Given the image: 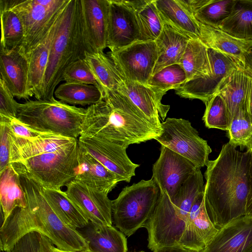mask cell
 I'll list each match as a JSON object with an SVG mask.
<instances>
[{"mask_svg":"<svg viewBox=\"0 0 252 252\" xmlns=\"http://www.w3.org/2000/svg\"><path fill=\"white\" fill-rule=\"evenodd\" d=\"M10 164L20 176L31 179L43 188L57 189L75 179L78 138L46 133L28 139L15 137L10 131Z\"/></svg>","mask_w":252,"mask_h":252,"instance_id":"obj_1","label":"cell"},{"mask_svg":"<svg viewBox=\"0 0 252 252\" xmlns=\"http://www.w3.org/2000/svg\"><path fill=\"white\" fill-rule=\"evenodd\" d=\"M249 161L248 150L240 152L228 142L222 146L218 158L206 165L204 204L210 220L218 229L245 215Z\"/></svg>","mask_w":252,"mask_h":252,"instance_id":"obj_2","label":"cell"},{"mask_svg":"<svg viewBox=\"0 0 252 252\" xmlns=\"http://www.w3.org/2000/svg\"><path fill=\"white\" fill-rule=\"evenodd\" d=\"M20 176L27 198L25 208H16L0 228V248L8 252L26 234L35 231L47 237L57 248L68 251L88 250V243L77 229L65 224L56 214L42 186Z\"/></svg>","mask_w":252,"mask_h":252,"instance_id":"obj_3","label":"cell"},{"mask_svg":"<svg viewBox=\"0 0 252 252\" xmlns=\"http://www.w3.org/2000/svg\"><path fill=\"white\" fill-rule=\"evenodd\" d=\"M86 110L81 135L104 139L125 149L155 139L161 132V127L117 91L106 92Z\"/></svg>","mask_w":252,"mask_h":252,"instance_id":"obj_4","label":"cell"},{"mask_svg":"<svg viewBox=\"0 0 252 252\" xmlns=\"http://www.w3.org/2000/svg\"><path fill=\"white\" fill-rule=\"evenodd\" d=\"M204 189L203 175L198 169L181 186L173 203L160 190L156 207L144 226L150 250L158 252L181 249L179 243L190 209L196 196Z\"/></svg>","mask_w":252,"mask_h":252,"instance_id":"obj_5","label":"cell"},{"mask_svg":"<svg viewBox=\"0 0 252 252\" xmlns=\"http://www.w3.org/2000/svg\"><path fill=\"white\" fill-rule=\"evenodd\" d=\"M87 49L81 20L80 0H69L61 16L44 76L41 99H54L65 69L84 59Z\"/></svg>","mask_w":252,"mask_h":252,"instance_id":"obj_6","label":"cell"},{"mask_svg":"<svg viewBox=\"0 0 252 252\" xmlns=\"http://www.w3.org/2000/svg\"><path fill=\"white\" fill-rule=\"evenodd\" d=\"M86 109L64 103L55 98L28 100L19 103L17 118L32 128L78 138L82 132Z\"/></svg>","mask_w":252,"mask_h":252,"instance_id":"obj_7","label":"cell"},{"mask_svg":"<svg viewBox=\"0 0 252 252\" xmlns=\"http://www.w3.org/2000/svg\"><path fill=\"white\" fill-rule=\"evenodd\" d=\"M161 190L154 180H142L126 186L112 200V220L128 237L144 226L151 217Z\"/></svg>","mask_w":252,"mask_h":252,"instance_id":"obj_8","label":"cell"},{"mask_svg":"<svg viewBox=\"0 0 252 252\" xmlns=\"http://www.w3.org/2000/svg\"><path fill=\"white\" fill-rule=\"evenodd\" d=\"M69 0H0V4L14 11L24 29L21 45L27 56L44 38Z\"/></svg>","mask_w":252,"mask_h":252,"instance_id":"obj_9","label":"cell"},{"mask_svg":"<svg viewBox=\"0 0 252 252\" xmlns=\"http://www.w3.org/2000/svg\"><path fill=\"white\" fill-rule=\"evenodd\" d=\"M161 125V132L155 139L161 145L186 158L197 168L206 166L212 150L189 121L168 118Z\"/></svg>","mask_w":252,"mask_h":252,"instance_id":"obj_10","label":"cell"},{"mask_svg":"<svg viewBox=\"0 0 252 252\" xmlns=\"http://www.w3.org/2000/svg\"><path fill=\"white\" fill-rule=\"evenodd\" d=\"M125 80L146 84L157 61L155 41H137L108 55Z\"/></svg>","mask_w":252,"mask_h":252,"instance_id":"obj_11","label":"cell"},{"mask_svg":"<svg viewBox=\"0 0 252 252\" xmlns=\"http://www.w3.org/2000/svg\"><path fill=\"white\" fill-rule=\"evenodd\" d=\"M197 169L186 158L161 145L159 157L153 165L152 178L173 203L181 186Z\"/></svg>","mask_w":252,"mask_h":252,"instance_id":"obj_12","label":"cell"},{"mask_svg":"<svg viewBox=\"0 0 252 252\" xmlns=\"http://www.w3.org/2000/svg\"><path fill=\"white\" fill-rule=\"evenodd\" d=\"M79 146L86 150L121 180L129 182L139 165L131 161L126 149L107 140L80 136Z\"/></svg>","mask_w":252,"mask_h":252,"instance_id":"obj_13","label":"cell"},{"mask_svg":"<svg viewBox=\"0 0 252 252\" xmlns=\"http://www.w3.org/2000/svg\"><path fill=\"white\" fill-rule=\"evenodd\" d=\"M211 65L210 74L186 81L175 90L181 97L199 99L205 103L215 94L221 81L238 65L233 59L208 49Z\"/></svg>","mask_w":252,"mask_h":252,"instance_id":"obj_14","label":"cell"},{"mask_svg":"<svg viewBox=\"0 0 252 252\" xmlns=\"http://www.w3.org/2000/svg\"><path fill=\"white\" fill-rule=\"evenodd\" d=\"M107 47L110 51L140 41L135 13L125 0H109Z\"/></svg>","mask_w":252,"mask_h":252,"instance_id":"obj_15","label":"cell"},{"mask_svg":"<svg viewBox=\"0 0 252 252\" xmlns=\"http://www.w3.org/2000/svg\"><path fill=\"white\" fill-rule=\"evenodd\" d=\"M109 4V0H80L87 52H103L107 47Z\"/></svg>","mask_w":252,"mask_h":252,"instance_id":"obj_16","label":"cell"},{"mask_svg":"<svg viewBox=\"0 0 252 252\" xmlns=\"http://www.w3.org/2000/svg\"><path fill=\"white\" fill-rule=\"evenodd\" d=\"M218 231L207 213L204 191L200 192L190 209L179 243L180 248L191 252H200L208 246Z\"/></svg>","mask_w":252,"mask_h":252,"instance_id":"obj_17","label":"cell"},{"mask_svg":"<svg viewBox=\"0 0 252 252\" xmlns=\"http://www.w3.org/2000/svg\"><path fill=\"white\" fill-rule=\"evenodd\" d=\"M29 68V59L21 46L11 48L0 47V79L14 97L26 101L31 97L28 86Z\"/></svg>","mask_w":252,"mask_h":252,"instance_id":"obj_18","label":"cell"},{"mask_svg":"<svg viewBox=\"0 0 252 252\" xmlns=\"http://www.w3.org/2000/svg\"><path fill=\"white\" fill-rule=\"evenodd\" d=\"M68 197L89 221L112 225V200L108 194L74 180L66 186Z\"/></svg>","mask_w":252,"mask_h":252,"instance_id":"obj_19","label":"cell"},{"mask_svg":"<svg viewBox=\"0 0 252 252\" xmlns=\"http://www.w3.org/2000/svg\"><path fill=\"white\" fill-rule=\"evenodd\" d=\"M252 250V217L233 219L219 229L208 246L200 252H250Z\"/></svg>","mask_w":252,"mask_h":252,"instance_id":"obj_20","label":"cell"},{"mask_svg":"<svg viewBox=\"0 0 252 252\" xmlns=\"http://www.w3.org/2000/svg\"><path fill=\"white\" fill-rule=\"evenodd\" d=\"M75 180L108 194L120 179L79 146L78 165Z\"/></svg>","mask_w":252,"mask_h":252,"instance_id":"obj_21","label":"cell"},{"mask_svg":"<svg viewBox=\"0 0 252 252\" xmlns=\"http://www.w3.org/2000/svg\"><path fill=\"white\" fill-rule=\"evenodd\" d=\"M198 26V39L208 49L226 56L241 65L245 56L252 49V40L238 38L219 28L199 22Z\"/></svg>","mask_w":252,"mask_h":252,"instance_id":"obj_22","label":"cell"},{"mask_svg":"<svg viewBox=\"0 0 252 252\" xmlns=\"http://www.w3.org/2000/svg\"><path fill=\"white\" fill-rule=\"evenodd\" d=\"M118 91L126 96L150 120L161 127L159 118L164 120L170 106L162 104L161 99L149 86L125 80Z\"/></svg>","mask_w":252,"mask_h":252,"instance_id":"obj_23","label":"cell"},{"mask_svg":"<svg viewBox=\"0 0 252 252\" xmlns=\"http://www.w3.org/2000/svg\"><path fill=\"white\" fill-rule=\"evenodd\" d=\"M62 13L42 40L28 55L29 63V91L31 97L34 96L36 99H41L44 78L51 46L57 31Z\"/></svg>","mask_w":252,"mask_h":252,"instance_id":"obj_24","label":"cell"},{"mask_svg":"<svg viewBox=\"0 0 252 252\" xmlns=\"http://www.w3.org/2000/svg\"><path fill=\"white\" fill-rule=\"evenodd\" d=\"M77 230L88 242L92 252H127L125 235L112 225L89 221L86 226Z\"/></svg>","mask_w":252,"mask_h":252,"instance_id":"obj_25","label":"cell"},{"mask_svg":"<svg viewBox=\"0 0 252 252\" xmlns=\"http://www.w3.org/2000/svg\"><path fill=\"white\" fill-rule=\"evenodd\" d=\"M190 39L164 23L160 34L155 40L158 58L152 75L167 66L179 63Z\"/></svg>","mask_w":252,"mask_h":252,"instance_id":"obj_26","label":"cell"},{"mask_svg":"<svg viewBox=\"0 0 252 252\" xmlns=\"http://www.w3.org/2000/svg\"><path fill=\"white\" fill-rule=\"evenodd\" d=\"M249 76L239 65L225 76L219 84L215 94L225 102L230 122L240 108L245 107Z\"/></svg>","mask_w":252,"mask_h":252,"instance_id":"obj_27","label":"cell"},{"mask_svg":"<svg viewBox=\"0 0 252 252\" xmlns=\"http://www.w3.org/2000/svg\"><path fill=\"white\" fill-rule=\"evenodd\" d=\"M0 201L2 222L16 208H25L27 198L20 175L10 164L0 172Z\"/></svg>","mask_w":252,"mask_h":252,"instance_id":"obj_28","label":"cell"},{"mask_svg":"<svg viewBox=\"0 0 252 252\" xmlns=\"http://www.w3.org/2000/svg\"><path fill=\"white\" fill-rule=\"evenodd\" d=\"M155 2L165 24L190 38H198V21L179 0H155Z\"/></svg>","mask_w":252,"mask_h":252,"instance_id":"obj_29","label":"cell"},{"mask_svg":"<svg viewBox=\"0 0 252 252\" xmlns=\"http://www.w3.org/2000/svg\"><path fill=\"white\" fill-rule=\"evenodd\" d=\"M84 60L96 78L103 94L118 91L125 79L112 60L103 52L85 53Z\"/></svg>","mask_w":252,"mask_h":252,"instance_id":"obj_30","label":"cell"},{"mask_svg":"<svg viewBox=\"0 0 252 252\" xmlns=\"http://www.w3.org/2000/svg\"><path fill=\"white\" fill-rule=\"evenodd\" d=\"M43 192L56 214L65 224L79 229L88 224L89 220L68 197L65 191L61 189L43 187Z\"/></svg>","mask_w":252,"mask_h":252,"instance_id":"obj_31","label":"cell"},{"mask_svg":"<svg viewBox=\"0 0 252 252\" xmlns=\"http://www.w3.org/2000/svg\"><path fill=\"white\" fill-rule=\"evenodd\" d=\"M179 64L186 73L187 81L211 73L208 48L198 38L189 40Z\"/></svg>","mask_w":252,"mask_h":252,"instance_id":"obj_32","label":"cell"},{"mask_svg":"<svg viewBox=\"0 0 252 252\" xmlns=\"http://www.w3.org/2000/svg\"><path fill=\"white\" fill-rule=\"evenodd\" d=\"M132 8L135 13L140 41H155L160 34L164 23L155 0H136Z\"/></svg>","mask_w":252,"mask_h":252,"instance_id":"obj_33","label":"cell"},{"mask_svg":"<svg viewBox=\"0 0 252 252\" xmlns=\"http://www.w3.org/2000/svg\"><path fill=\"white\" fill-rule=\"evenodd\" d=\"M218 28L238 38L252 40V0H235L230 15Z\"/></svg>","mask_w":252,"mask_h":252,"instance_id":"obj_34","label":"cell"},{"mask_svg":"<svg viewBox=\"0 0 252 252\" xmlns=\"http://www.w3.org/2000/svg\"><path fill=\"white\" fill-rule=\"evenodd\" d=\"M54 95L64 103L85 106L99 102L103 94L100 88L94 85L65 82L57 87Z\"/></svg>","mask_w":252,"mask_h":252,"instance_id":"obj_35","label":"cell"},{"mask_svg":"<svg viewBox=\"0 0 252 252\" xmlns=\"http://www.w3.org/2000/svg\"><path fill=\"white\" fill-rule=\"evenodd\" d=\"M187 80L184 70L177 63L167 66L152 75L146 84L161 99L168 91L178 88Z\"/></svg>","mask_w":252,"mask_h":252,"instance_id":"obj_36","label":"cell"},{"mask_svg":"<svg viewBox=\"0 0 252 252\" xmlns=\"http://www.w3.org/2000/svg\"><path fill=\"white\" fill-rule=\"evenodd\" d=\"M1 36L0 47L11 48L21 46L24 31L17 14L12 9L0 4Z\"/></svg>","mask_w":252,"mask_h":252,"instance_id":"obj_37","label":"cell"},{"mask_svg":"<svg viewBox=\"0 0 252 252\" xmlns=\"http://www.w3.org/2000/svg\"><path fill=\"white\" fill-rule=\"evenodd\" d=\"M235 0H207L205 3L194 14L199 23L218 28L230 15Z\"/></svg>","mask_w":252,"mask_h":252,"instance_id":"obj_38","label":"cell"},{"mask_svg":"<svg viewBox=\"0 0 252 252\" xmlns=\"http://www.w3.org/2000/svg\"><path fill=\"white\" fill-rule=\"evenodd\" d=\"M229 142L235 147L252 150V122L245 107L238 109L228 130Z\"/></svg>","mask_w":252,"mask_h":252,"instance_id":"obj_39","label":"cell"},{"mask_svg":"<svg viewBox=\"0 0 252 252\" xmlns=\"http://www.w3.org/2000/svg\"><path fill=\"white\" fill-rule=\"evenodd\" d=\"M202 119L206 127L228 131L230 125L224 101L215 94L205 103Z\"/></svg>","mask_w":252,"mask_h":252,"instance_id":"obj_40","label":"cell"},{"mask_svg":"<svg viewBox=\"0 0 252 252\" xmlns=\"http://www.w3.org/2000/svg\"><path fill=\"white\" fill-rule=\"evenodd\" d=\"M52 245L47 237L32 231L20 238L8 252H49Z\"/></svg>","mask_w":252,"mask_h":252,"instance_id":"obj_41","label":"cell"},{"mask_svg":"<svg viewBox=\"0 0 252 252\" xmlns=\"http://www.w3.org/2000/svg\"><path fill=\"white\" fill-rule=\"evenodd\" d=\"M63 80L67 83L93 85L101 89L84 58L75 62L65 69Z\"/></svg>","mask_w":252,"mask_h":252,"instance_id":"obj_42","label":"cell"},{"mask_svg":"<svg viewBox=\"0 0 252 252\" xmlns=\"http://www.w3.org/2000/svg\"><path fill=\"white\" fill-rule=\"evenodd\" d=\"M0 172L10 164L11 139L9 126L2 115H0Z\"/></svg>","mask_w":252,"mask_h":252,"instance_id":"obj_43","label":"cell"},{"mask_svg":"<svg viewBox=\"0 0 252 252\" xmlns=\"http://www.w3.org/2000/svg\"><path fill=\"white\" fill-rule=\"evenodd\" d=\"M3 81L0 79V115L17 118L19 103L14 98Z\"/></svg>","mask_w":252,"mask_h":252,"instance_id":"obj_44","label":"cell"},{"mask_svg":"<svg viewBox=\"0 0 252 252\" xmlns=\"http://www.w3.org/2000/svg\"><path fill=\"white\" fill-rule=\"evenodd\" d=\"M3 116L9 126L12 134L15 137L33 139L48 133L37 131L23 123L17 118Z\"/></svg>","mask_w":252,"mask_h":252,"instance_id":"obj_45","label":"cell"},{"mask_svg":"<svg viewBox=\"0 0 252 252\" xmlns=\"http://www.w3.org/2000/svg\"><path fill=\"white\" fill-rule=\"evenodd\" d=\"M248 150L250 153L249 193L247 199L245 215L252 217V150Z\"/></svg>","mask_w":252,"mask_h":252,"instance_id":"obj_46","label":"cell"},{"mask_svg":"<svg viewBox=\"0 0 252 252\" xmlns=\"http://www.w3.org/2000/svg\"><path fill=\"white\" fill-rule=\"evenodd\" d=\"M245 108L252 122V77L249 76L246 95Z\"/></svg>","mask_w":252,"mask_h":252,"instance_id":"obj_47","label":"cell"},{"mask_svg":"<svg viewBox=\"0 0 252 252\" xmlns=\"http://www.w3.org/2000/svg\"><path fill=\"white\" fill-rule=\"evenodd\" d=\"M242 65L246 73L252 77V49L245 56Z\"/></svg>","mask_w":252,"mask_h":252,"instance_id":"obj_48","label":"cell"},{"mask_svg":"<svg viewBox=\"0 0 252 252\" xmlns=\"http://www.w3.org/2000/svg\"><path fill=\"white\" fill-rule=\"evenodd\" d=\"M49 252H92L90 250H84V251H64L59 249L57 247H55L54 245H52L50 248Z\"/></svg>","mask_w":252,"mask_h":252,"instance_id":"obj_49","label":"cell"},{"mask_svg":"<svg viewBox=\"0 0 252 252\" xmlns=\"http://www.w3.org/2000/svg\"><path fill=\"white\" fill-rule=\"evenodd\" d=\"M158 252H191L183 250V249H180V250H171V251H166Z\"/></svg>","mask_w":252,"mask_h":252,"instance_id":"obj_50","label":"cell"},{"mask_svg":"<svg viewBox=\"0 0 252 252\" xmlns=\"http://www.w3.org/2000/svg\"><path fill=\"white\" fill-rule=\"evenodd\" d=\"M143 252V251H141V252Z\"/></svg>","mask_w":252,"mask_h":252,"instance_id":"obj_51","label":"cell"},{"mask_svg":"<svg viewBox=\"0 0 252 252\" xmlns=\"http://www.w3.org/2000/svg\"><path fill=\"white\" fill-rule=\"evenodd\" d=\"M250 252H252V250Z\"/></svg>","mask_w":252,"mask_h":252,"instance_id":"obj_52","label":"cell"}]
</instances>
